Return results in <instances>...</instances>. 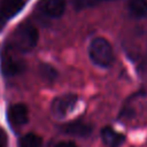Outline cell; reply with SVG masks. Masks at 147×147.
Returning <instances> with one entry per match:
<instances>
[{"label": "cell", "mask_w": 147, "mask_h": 147, "mask_svg": "<svg viewBox=\"0 0 147 147\" xmlns=\"http://www.w3.org/2000/svg\"><path fill=\"white\" fill-rule=\"evenodd\" d=\"M95 1L99 3V2H101V1H111V0H95Z\"/></svg>", "instance_id": "obj_17"}, {"label": "cell", "mask_w": 147, "mask_h": 147, "mask_svg": "<svg viewBox=\"0 0 147 147\" xmlns=\"http://www.w3.org/2000/svg\"><path fill=\"white\" fill-rule=\"evenodd\" d=\"M8 146V138L3 130L0 129V147H7Z\"/></svg>", "instance_id": "obj_15"}, {"label": "cell", "mask_w": 147, "mask_h": 147, "mask_svg": "<svg viewBox=\"0 0 147 147\" xmlns=\"http://www.w3.org/2000/svg\"><path fill=\"white\" fill-rule=\"evenodd\" d=\"M88 56L91 61L101 68H107L114 62V51L110 42L102 38H94L88 46Z\"/></svg>", "instance_id": "obj_3"}, {"label": "cell", "mask_w": 147, "mask_h": 147, "mask_svg": "<svg viewBox=\"0 0 147 147\" xmlns=\"http://www.w3.org/2000/svg\"><path fill=\"white\" fill-rule=\"evenodd\" d=\"M24 7V0H1L0 1V29L6 22L13 18Z\"/></svg>", "instance_id": "obj_6"}, {"label": "cell", "mask_w": 147, "mask_h": 147, "mask_svg": "<svg viewBox=\"0 0 147 147\" xmlns=\"http://www.w3.org/2000/svg\"><path fill=\"white\" fill-rule=\"evenodd\" d=\"M7 117L13 126L24 125L29 119V110L24 103L11 105L7 110Z\"/></svg>", "instance_id": "obj_7"}, {"label": "cell", "mask_w": 147, "mask_h": 147, "mask_svg": "<svg viewBox=\"0 0 147 147\" xmlns=\"http://www.w3.org/2000/svg\"><path fill=\"white\" fill-rule=\"evenodd\" d=\"M127 8L133 17H147V0H127Z\"/></svg>", "instance_id": "obj_11"}, {"label": "cell", "mask_w": 147, "mask_h": 147, "mask_svg": "<svg viewBox=\"0 0 147 147\" xmlns=\"http://www.w3.org/2000/svg\"><path fill=\"white\" fill-rule=\"evenodd\" d=\"M39 75L47 83H53L57 77L56 70L52 65L46 64V63H42L39 65Z\"/></svg>", "instance_id": "obj_13"}, {"label": "cell", "mask_w": 147, "mask_h": 147, "mask_svg": "<svg viewBox=\"0 0 147 147\" xmlns=\"http://www.w3.org/2000/svg\"><path fill=\"white\" fill-rule=\"evenodd\" d=\"M25 69V63L22 59H18L9 53L3 54L1 61V71L5 76H16L23 72Z\"/></svg>", "instance_id": "obj_5"}, {"label": "cell", "mask_w": 147, "mask_h": 147, "mask_svg": "<svg viewBox=\"0 0 147 147\" xmlns=\"http://www.w3.org/2000/svg\"><path fill=\"white\" fill-rule=\"evenodd\" d=\"M77 101H78V96L76 94L68 93V94L59 95L52 101L51 110L54 116L62 118V117L67 116L75 108Z\"/></svg>", "instance_id": "obj_4"}, {"label": "cell", "mask_w": 147, "mask_h": 147, "mask_svg": "<svg viewBox=\"0 0 147 147\" xmlns=\"http://www.w3.org/2000/svg\"><path fill=\"white\" fill-rule=\"evenodd\" d=\"M38 39L39 33L36 26L29 23H22L14 31L11 42L16 51L26 53L36 47Z\"/></svg>", "instance_id": "obj_2"}, {"label": "cell", "mask_w": 147, "mask_h": 147, "mask_svg": "<svg viewBox=\"0 0 147 147\" xmlns=\"http://www.w3.org/2000/svg\"><path fill=\"white\" fill-rule=\"evenodd\" d=\"M42 140L34 133H28L20 139L18 147H41Z\"/></svg>", "instance_id": "obj_12"}, {"label": "cell", "mask_w": 147, "mask_h": 147, "mask_svg": "<svg viewBox=\"0 0 147 147\" xmlns=\"http://www.w3.org/2000/svg\"><path fill=\"white\" fill-rule=\"evenodd\" d=\"M101 138H102V141L107 146H109V147H118L125 140V137L122 133L115 131L114 129H111L109 126L102 129V131H101Z\"/></svg>", "instance_id": "obj_10"}, {"label": "cell", "mask_w": 147, "mask_h": 147, "mask_svg": "<svg viewBox=\"0 0 147 147\" xmlns=\"http://www.w3.org/2000/svg\"><path fill=\"white\" fill-rule=\"evenodd\" d=\"M119 117L130 123L141 122L147 117V94L136 93L123 105Z\"/></svg>", "instance_id": "obj_1"}, {"label": "cell", "mask_w": 147, "mask_h": 147, "mask_svg": "<svg viewBox=\"0 0 147 147\" xmlns=\"http://www.w3.org/2000/svg\"><path fill=\"white\" fill-rule=\"evenodd\" d=\"M98 5L95 0H74V6L76 9H85Z\"/></svg>", "instance_id": "obj_14"}, {"label": "cell", "mask_w": 147, "mask_h": 147, "mask_svg": "<svg viewBox=\"0 0 147 147\" xmlns=\"http://www.w3.org/2000/svg\"><path fill=\"white\" fill-rule=\"evenodd\" d=\"M55 147H77V145L72 141H60L55 145Z\"/></svg>", "instance_id": "obj_16"}, {"label": "cell", "mask_w": 147, "mask_h": 147, "mask_svg": "<svg viewBox=\"0 0 147 147\" xmlns=\"http://www.w3.org/2000/svg\"><path fill=\"white\" fill-rule=\"evenodd\" d=\"M61 130L65 133V134H70V136H75V137H88L92 133V126L91 124H88L85 121L82 119H76V121H71L67 124H64Z\"/></svg>", "instance_id": "obj_8"}, {"label": "cell", "mask_w": 147, "mask_h": 147, "mask_svg": "<svg viewBox=\"0 0 147 147\" xmlns=\"http://www.w3.org/2000/svg\"><path fill=\"white\" fill-rule=\"evenodd\" d=\"M39 8L41 11L53 18H57L63 15L65 10L64 0H41L39 2Z\"/></svg>", "instance_id": "obj_9"}]
</instances>
